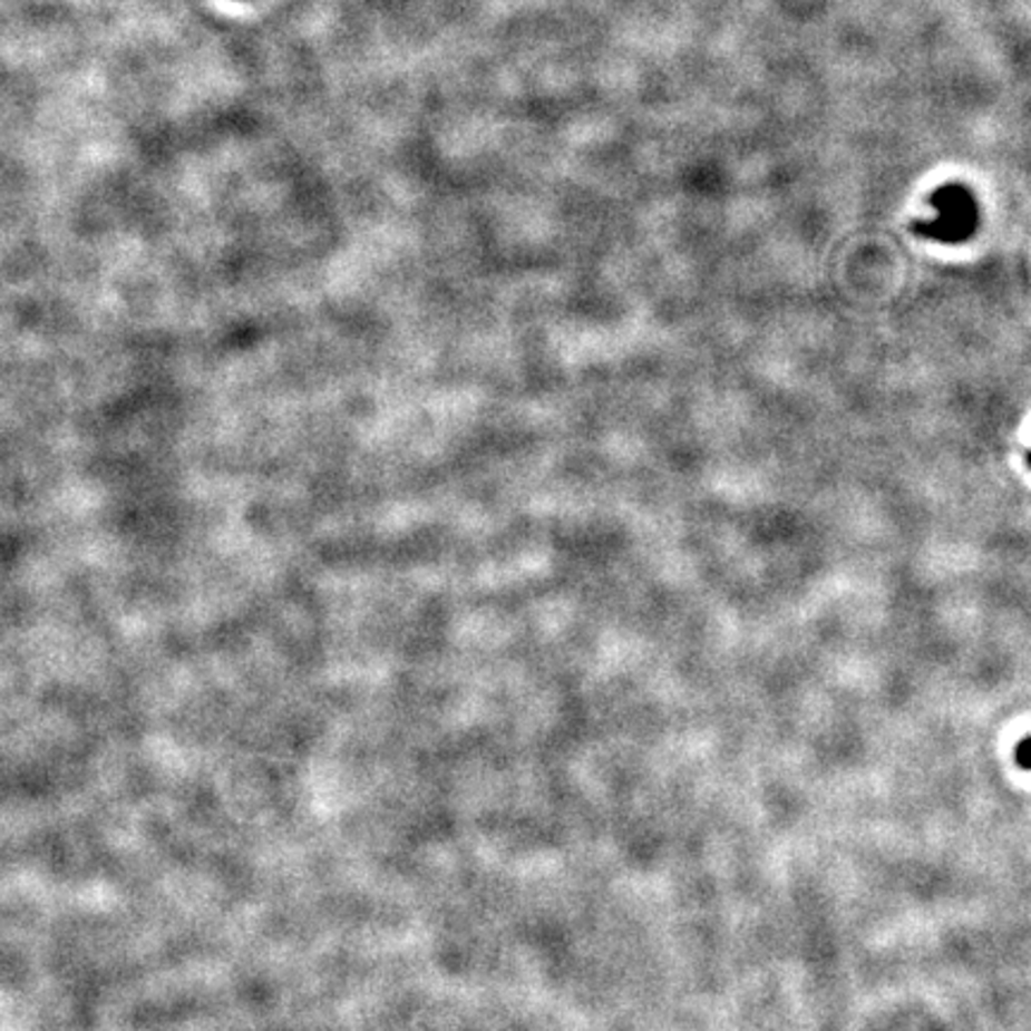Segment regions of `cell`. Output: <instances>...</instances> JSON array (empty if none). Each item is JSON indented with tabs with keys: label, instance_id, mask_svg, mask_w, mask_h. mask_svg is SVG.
Returning <instances> with one entry per match:
<instances>
[{
	"label": "cell",
	"instance_id": "1",
	"mask_svg": "<svg viewBox=\"0 0 1031 1031\" xmlns=\"http://www.w3.org/2000/svg\"><path fill=\"white\" fill-rule=\"evenodd\" d=\"M936 215L917 223L915 230L928 240L941 244H962L979 227V206L972 192L962 184H943L932 194Z\"/></svg>",
	"mask_w": 1031,
	"mask_h": 1031
},
{
	"label": "cell",
	"instance_id": "3",
	"mask_svg": "<svg viewBox=\"0 0 1031 1031\" xmlns=\"http://www.w3.org/2000/svg\"><path fill=\"white\" fill-rule=\"evenodd\" d=\"M1027 461H1029V466H1031V451H1029V459H1027Z\"/></svg>",
	"mask_w": 1031,
	"mask_h": 1031
},
{
	"label": "cell",
	"instance_id": "2",
	"mask_svg": "<svg viewBox=\"0 0 1031 1031\" xmlns=\"http://www.w3.org/2000/svg\"><path fill=\"white\" fill-rule=\"evenodd\" d=\"M1015 762L1022 767V769H1029L1031 771V738H1024L1018 750H1015Z\"/></svg>",
	"mask_w": 1031,
	"mask_h": 1031
}]
</instances>
